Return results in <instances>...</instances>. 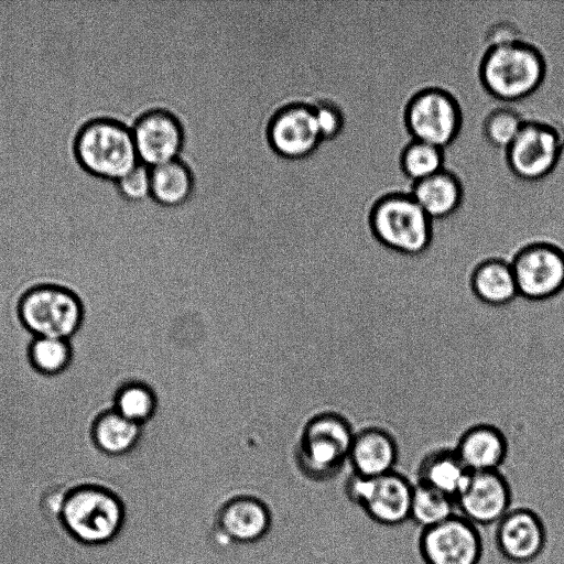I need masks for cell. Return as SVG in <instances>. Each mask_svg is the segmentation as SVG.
<instances>
[{
  "instance_id": "2",
  "label": "cell",
  "mask_w": 564,
  "mask_h": 564,
  "mask_svg": "<svg viewBox=\"0 0 564 564\" xmlns=\"http://www.w3.org/2000/svg\"><path fill=\"white\" fill-rule=\"evenodd\" d=\"M478 75L492 97L513 102L540 88L546 75V61L535 45L523 40L490 46L481 56Z\"/></svg>"
},
{
  "instance_id": "12",
  "label": "cell",
  "mask_w": 564,
  "mask_h": 564,
  "mask_svg": "<svg viewBox=\"0 0 564 564\" xmlns=\"http://www.w3.org/2000/svg\"><path fill=\"white\" fill-rule=\"evenodd\" d=\"M455 501L457 513L478 528L496 525L513 507V491L501 469L473 471Z\"/></svg>"
},
{
  "instance_id": "15",
  "label": "cell",
  "mask_w": 564,
  "mask_h": 564,
  "mask_svg": "<svg viewBox=\"0 0 564 564\" xmlns=\"http://www.w3.org/2000/svg\"><path fill=\"white\" fill-rule=\"evenodd\" d=\"M140 162L153 167L177 160L184 132L180 120L165 109H152L138 117L131 126Z\"/></svg>"
},
{
  "instance_id": "8",
  "label": "cell",
  "mask_w": 564,
  "mask_h": 564,
  "mask_svg": "<svg viewBox=\"0 0 564 564\" xmlns=\"http://www.w3.org/2000/svg\"><path fill=\"white\" fill-rule=\"evenodd\" d=\"M355 433L339 414L316 416L307 426L300 451L303 471L316 480L335 477L348 460Z\"/></svg>"
},
{
  "instance_id": "28",
  "label": "cell",
  "mask_w": 564,
  "mask_h": 564,
  "mask_svg": "<svg viewBox=\"0 0 564 564\" xmlns=\"http://www.w3.org/2000/svg\"><path fill=\"white\" fill-rule=\"evenodd\" d=\"M155 397L152 390L140 382L124 383L116 393L113 410L127 420L141 425L155 410Z\"/></svg>"
},
{
  "instance_id": "7",
  "label": "cell",
  "mask_w": 564,
  "mask_h": 564,
  "mask_svg": "<svg viewBox=\"0 0 564 564\" xmlns=\"http://www.w3.org/2000/svg\"><path fill=\"white\" fill-rule=\"evenodd\" d=\"M404 123L412 139L446 149L458 137L463 112L456 97L442 87L414 93L404 107Z\"/></svg>"
},
{
  "instance_id": "6",
  "label": "cell",
  "mask_w": 564,
  "mask_h": 564,
  "mask_svg": "<svg viewBox=\"0 0 564 564\" xmlns=\"http://www.w3.org/2000/svg\"><path fill=\"white\" fill-rule=\"evenodd\" d=\"M20 318L34 337L70 339L80 328L84 308L70 290L40 285L29 291L20 303Z\"/></svg>"
},
{
  "instance_id": "5",
  "label": "cell",
  "mask_w": 564,
  "mask_h": 564,
  "mask_svg": "<svg viewBox=\"0 0 564 564\" xmlns=\"http://www.w3.org/2000/svg\"><path fill=\"white\" fill-rule=\"evenodd\" d=\"M414 481L399 470L378 477L351 473L344 492L371 521L384 527H398L410 520Z\"/></svg>"
},
{
  "instance_id": "9",
  "label": "cell",
  "mask_w": 564,
  "mask_h": 564,
  "mask_svg": "<svg viewBox=\"0 0 564 564\" xmlns=\"http://www.w3.org/2000/svg\"><path fill=\"white\" fill-rule=\"evenodd\" d=\"M519 296L542 302L564 291V249L538 240L520 247L510 259Z\"/></svg>"
},
{
  "instance_id": "30",
  "label": "cell",
  "mask_w": 564,
  "mask_h": 564,
  "mask_svg": "<svg viewBox=\"0 0 564 564\" xmlns=\"http://www.w3.org/2000/svg\"><path fill=\"white\" fill-rule=\"evenodd\" d=\"M304 102L314 106L323 139L337 135L344 128L345 116L341 108L332 99L318 97Z\"/></svg>"
},
{
  "instance_id": "3",
  "label": "cell",
  "mask_w": 564,
  "mask_h": 564,
  "mask_svg": "<svg viewBox=\"0 0 564 564\" xmlns=\"http://www.w3.org/2000/svg\"><path fill=\"white\" fill-rule=\"evenodd\" d=\"M368 228L384 248L403 256L424 253L433 241V220L410 192L386 193L368 212Z\"/></svg>"
},
{
  "instance_id": "18",
  "label": "cell",
  "mask_w": 564,
  "mask_h": 564,
  "mask_svg": "<svg viewBox=\"0 0 564 564\" xmlns=\"http://www.w3.org/2000/svg\"><path fill=\"white\" fill-rule=\"evenodd\" d=\"M454 448L470 473L500 470L509 453L505 433L489 423H478L466 429Z\"/></svg>"
},
{
  "instance_id": "20",
  "label": "cell",
  "mask_w": 564,
  "mask_h": 564,
  "mask_svg": "<svg viewBox=\"0 0 564 564\" xmlns=\"http://www.w3.org/2000/svg\"><path fill=\"white\" fill-rule=\"evenodd\" d=\"M469 286L474 296L490 306H503L519 296L510 260L486 258L471 270Z\"/></svg>"
},
{
  "instance_id": "13",
  "label": "cell",
  "mask_w": 564,
  "mask_h": 564,
  "mask_svg": "<svg viewBox=\"0 0 564 564\" xmlns=\"http://www.w3.org/2000/svg\"><path fill=\"white\" fill-rule=\"evenodd\" d=\"M498 552L509 562L527 564L539 560L547 544V530L539 511L512 507L495 525Z\"/></svg>"
},
{
  "instance_id": "19",
  "label": "cell",
  "mask_w": 564,
  "mask_h": 564,
  "mask_svg": "<svg viewBox=\"0 0 564 564\" xmlns=\"http://www.w3.org/2000/svg\"><path fill=\"white\" fill-rule=\"evenodd\" d=\"M410 194L434 221L453 215L459 208L464 188L459 176L444 167L431 176L413 182Z\"/></svg>"
},
{
  "instance_id": "31",
  "label": "cell",
  "mask_w": 564,
  "mask_h": 564,
  "mask_svg": "<svg viewBox=\"0 0 564 564\" xmlns=\"http://www.w3.org/2000/svg\"><path fill=\"white\" fill-rule=\"evenodd\" d=\"M520 30L510 22H499L490 26L486 34L488 47L522 41Z\"/></svg>"
},
{
  "instance_id": "16",
  "label": "cell",
  "mask_w": 564,
  "mask_h": 564,
  "mask_svg": "<svg viewBox=\"0 0 564 564\" xmlns=\"http://www.w3.org/2000/svg\"><path fill=\"white\" fill-rule=\"evenodd\" d=\"M399 445L391 432L372 425L355 433L348 462L351 473L364 477H378L395 470Z\"/></svg>"
},
{
  "instance_id": "22",
  "label": "cell",
  "mask_w": 564,
  "mask_h": 564,
  "mask_svg": "<svg viewBox=\"0 0 564 564\" xmlns=\"http://www.w3.org/2000/svg\"><path fill=\"white\" fill-rule=\"evenodd\" d=\"M140 435V425L127 420L115 410L102 413L93 427L96 446L110 456L131 453Z\"/></svg>"
},
{
  "instance_id": "11",
  "label": "cell",
  "mask_w": 564,
  "mask_h": 564,
  "mask_svg": "<svg viewBox=\"0 0 564 564\" xmlns=\"http://www.w3.org/2000/svg\"><path fill=\"white\" fill-rule=\"evenodd\" d=\"M417 550L424 564H479L484 543L478 527L456 513L422 529Z\"/></svg>"
},
{
  "instance_id": "23",
  "label": "cell",
  "mask_w": 564,
  "mask_h": 564,
  "mask_svg": "<svg viewBox=\"0 0 564 564\" xmlns=\"http://www.w3.org/2000/svg\"><path fill=\"white\" fill-rule=\"evenodd\" d=\"M194 188L188 166L181 160H173L151 167V196L164 206L185 203Z\"/></svg>"
},
{
  "instance_id": "10",
  "label": "cell",
  "mask_w": 564,
  "mask_h": 564,
  "mask_svg": "<svg viewBox=\"0 0 564 564\" xmlns=\"http://www.w3.org/2000/svg\"><path fill=\"white\" fill-rule=\"evenodd\" d=\"M563 150L564 132L547 121L532 119L525 120L505 158L514 176L533 182L554 171Z\"/></svg>"
},
{
  "instance_id": "29",
  "label": "cell",
  "mask_w": 564,
  "mask_h": 564,
  "mask_svg": "<svg viewBox=\"0 0 564 564\" xmlns=\"http://www.w3.org/2000/svg\"><path fill=\"white\" fill-rule=\"evenodd\" d=\"M120 195L130 202L151 197V167L139 163L132 171L116 182Z\"/></svg>"
},
{
  "instance_id": "4",
  "label": "cell",
  "mask_w": 564,
  "mask_h": 564,
  "mask_svg": "<svg viewBox=\"0 0 564 564\" xmlns=\"http://www.w3.org/2000/svg\"><path fill=\"white\" fill-rule=\"evenodd\" d=\"M126 518L121 500L99 487H82L67 497L62 520L68 532L87 544H101L113 540Z\"/></svg>"
},
{
  "instance_id": "27",
  "label": "cell",
  "mask_w": 564,
  "mask_h": 564,
  "mask_svg": "<svg viewBox=\"0 0 564 564\" xmlns=\"http://www.w3.org/2000/svg\"><path fill=\"white\" fill-rule=\"evenodd\" d=\"M525 119L514 108L496 107L484 118L481 129L488 143L497 150H507L521 131Z\"/></svg>"
},
{
  "instance_id": "26",
  "label": "cell",
  "mask_w": 564,
  "mask_h": 564,
  "mask_svg": "<svg viewBox=\"0 0 564 564\" xmlns=\"http://www.w3.org/2000/svg\"><path fill=\"white\" fill-rule=\"evenodd\" d=\"M29 356L35 370L55 376L65 371L73 359L69 339L58 337H34Z\"/></svg>"
},
{
  "instance_id": "1",
  "label": "cell",
  "mask_w": 564,
  "mask_h": 564,
  "mask_svg": "<svg viewBox=\"0 0 564 564\" xmlns=\"http://www.w3.org/2000/svg\"><path fill=\"white\" fill-rule=\"evenodd\" d=\"M77 164L89 175L117 182L139 163L131 128L110 117H93L73 139Z\"/></svg>"
},
{
  "instance_id": "21",
  "label": "cell",
  "mask_w": 564,
  "mask_h": 564,
  "mask_svg": "<svg viewBox=\"0 0 564 564\" xmlns=\"http://www.w3.org/2000/svg\"><path fill=\"white\" fill-rule=\"evenodd\" d=\"M469 473L454 447H438L421 458L414 481L455 498Z\"/></svg>"
},
{
  "instance_id": "14",
  "label": "cell",
  "mask_w": 564,
  "mask_h": 564,
  "mask_svg": "<svg viewBox=\"0 0 564 564\" xmlns=\"http://www.w3.org/2000/svg\"><path fill=\"white\" fill-rule=\"evenodd\" d=\"M268 137L283 156L300 159L310 154L323 139L314 106L292 102L279 108L270 120Z\"/></svg>"
},
{
  "instance_id": "17",
  "label": "cell",
  "mask_w": 564,
  "mask_h": 564,
  "mask_svg": "<svg viewBox=\"0 0 564 564\" xmlns=\"http://www.w3.org/2000/svg\"><path fill=\"white\" fill-rule=\"evenodd\" d=\"M272 525L268 506L253 497H238L227 502L218 514V528L235 544L263 541Z\"/></svg>"
},
{
  "instance_id": "25",
  "label": "cell",
  "mask_w": 564,
  "mask_h": 564,
  "mask_svg": "<svg viewBox=\"0 0 564 564\" xmlns=\"http://www.w3.org/2000/svg\"><path fill=\"white\" fill-rule=\"evenodd\" d=\"M445 160V149L411 139L400 152L399 164L403 174L413 183L443 170Z\"/></svg>"
},
{
  "instance_id": "24",
  "label": "cell",
  "mask_w": 564,
  "mask_h": 564,
  "mask_svg": "<svg viewBox=\"0 0 564 564\" xmlns=\"http://www.w3.org/2000/svg\"><path fill=\"white\" fill-rule=\"evenodd\" d=\"M456 513L455 498L414 481L410 520L421 530L445 521Z\"/></svg>"
}]
</instances>
